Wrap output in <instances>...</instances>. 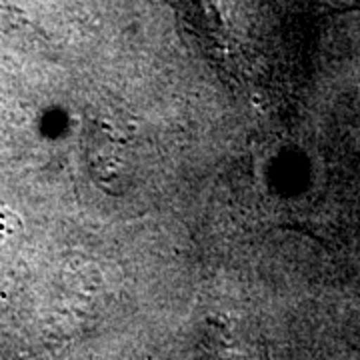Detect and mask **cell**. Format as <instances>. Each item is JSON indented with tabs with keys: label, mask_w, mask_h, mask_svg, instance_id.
<instances>
[{
	"label": "cell",
	"mask_w": 360,
	"mask_h": 360,
	"mask_svg": "<svg viewBox=\"0 0 360 360\" xmlns=\"http://www.w3.org/2000/svg\"><path fill=\"white\" fill-rule=\"evenodd\" d=\"M20 229V220L11 210H0V234L11 236Z\"/></svg>",
	"instance_id": "1"
}]
</instances>
